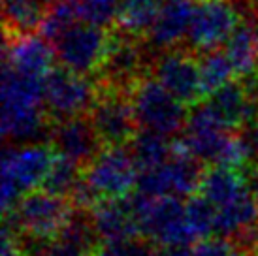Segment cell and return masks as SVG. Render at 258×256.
<instances>
[{
  "label": "cell",
  "instance_id": "obj_31",
  "mask_svg": "<svg viewBox=\"0 0 258 256\" xmlns=\"http://www.w3.org/2000/svg\"><path fill=\"white\" fill-rule=\"evenodd\" d=\"M47 256H91V254L87 250L81 249V247H78V245L57 237V239H53V243H51Z\"/></svg>",
  "mask_w": 258,
  "mask_h": 256
},
{
  "label": "cell",
  "instance_id": "obj_16",
  "mask_svg": "<svg viewBox=\"0 0 258 256\" xmlns=\"http://www.w3.org/2000/svg\"><path fill=\"white\" fill-rule=\"evenodd\" d=\"M224 51L234 66L236 78L249 81L258 76V34L249 19H241L224 43Z\"/></svg>",
  "mask_w": 258,
  "mask_h": 256
},
{
  "label": "cell",
  "instance_id": "obj_29",
  "mask_svg": "<svg viewBox=\"0 0 258 256\" xmlns=\"http://www.w3.org/2000/svg\"><path fill=\"white\" fill-rule=\"evenodd\" d=\"M134 190L147 196V198H160V196L173 194L172 181H170V173L166 170V164L138 171L136 188Z\"/></svg>",
  "mask_w": 258,
  "mask_h": 256
},
{
  "label": "cell",
  "instance_id": "obj_4",
  "mask_svg": "<svg viewBox=\"0 0 258 256\" xmlns=\"http://www.w3.org/2000/svg\"><path fill=\"white\" fill-rule=\"evenodd\" d=\"M98 94L93 76L74 72L66 66H53L43 78V106L53 122L78 115H89Z\"/></svg>",
  "mask_w": 258,
  "mask_h": 256
},
{
  "label": "cell",
  "instance_id": "obj_22",
  "mask_svg": "<svg viewBox=\"0 0 258 256\" xmlns=\"http://www.w3.org/2000/svg\"><path fill=\"white\" fill-rule=\"evenodd\" d=\"M164 0H121L115 27L126 34L144 38L149 34Z\"/></svg>",
  "mask_w": 258,
  "mask_h": 256
},
{
  "label": "cell",
  "instance_id": "obj_8",
  "mask_svg": "<svg viewBox=\"0 0 258 256\" xmlns=\"http://www.w3.org/2000/svg\"><path fill=\"white\" fill-rule=\"evenodd\" d=\"M241 19L236 0H196L186 47L194 53L219 49L228 42Z\"/></svg>",
  "mask_w": 258,
  "mask_h": 256
},
{
  "label": "cell",
  "instance_id": "obj_17",
  "mask_svg": "<svg viewBox=\"0 0 258 256\" xmlns=\"http://www.w3.org/2000/svg\"><path fill=\"white\" fill-rule=\"evenodd\" d=\"M258 224V198L252 192L245 190L226 206L217 209L213 235L232 239L241 232Z\"/></svg>",
  "mask_w": 258,
  "mask_h": 256
},
{
  "label": "cell",
  "instance_id": "obj_14",
  "mask_svg": "<svg viewBox=\"0 0 258 256\" xmlns=\"http://www.w3.org/2000/svg\"><path fill=\"white\" fill-rule=\"evenodd\" d=\"M204 102L232 132H239L258 113V106L254 104L245 81L239 78L230 79L213 94H209Z\"/></svg>",
  "mask_w": 258,
  "mask_h": 256
},
{
  "label": "cell",
  "instance_id": "obj_1",
  "mask_svg": "<svg viewBox=\"0 0 258 256\" xmlns=\"http://www.w3.org/2000/svg\"><path fill=\"white\" fill-rule=\"evenodd\" d=\"M136 207L142 235L149 237L155 245H192L198 241L196 234L186 221V206L175 194L147 198L140 192L130 194Z\"/></svg>",
  "mask_w": 258,
  "mask_h": 256
},
{
  "label": "cell",
  "instance_id": "obj_6",
  "mask_svg": "<svg viewBox=\"0 0 258 256\" xmlns=\"http://www.w3.org/2000/svg\"><path fill=\"white\" fill-rule=\"evenodd\" d=\"M104 147H128L140 130L130 94L98 85V94L89 111Z\"/></svg>",
  "mask_w": 258,
  "mask_h": 256
},
{
  "label": "cell",
  "instance_id": "obj_24",
  "mask_svg": "<svg viewBox=\"0 0 258 256\" xmlns=\"http://www.w3.org/2000/svg\"><path fill=\"white\" fill-rule=\"evenodd\" d=\"M78 21L81 19L70 0H51L45 8V14L38 27V32L53 43Z\"/></svg>",
  "mask_w": 258,
  "mask_h": 256
},
{
  "label": "cell",
  "instance_id": "obj_21",
  "mask_svg": "<svg viewBox=\"0 0 258 256\" xmlns=\"http://www.w3.org/2000/svg\"><path fill=\"white\" fill-rule=\"evenodd\" d=\"M47 8V0H2L4 36L36 32Z\"/></svg>",
  "mask_w": 258,
  "mask_h": 256
},
{
  "label": "cell",
  "instance_id": "obj_26",
  "mask_svg": "<svg viewBox=\"0 0 258 256\" xmlns=\"http://www.w3.org/2000/svg\"><path fill=\"white\" fill-rule=\"evenodd\" d=\"M186 206V221L192 228V232L196 234L198 239L209 237L213 235L215 230V219H217V209L219 207L215 204H211L208 198H204L202 194H192L185 198Z\"/></svg>",
  "mask_w": 258,
  "mask_h": 256
},
{
  "label": "cell",
  "instance_id": "obj_12",
  "mask_svg": "<svg viewBox=\"0 0 258 256\" xmlns=\"http://www.w3.org/2000/svg\"><path fill=\"white\" fill-rule=\"evenodd\" d=\"M55 57L53 43L40 32L4 36V64L17 72L45 78V74L53 68Z\"/></svg>",
  "mask_w": 258,
  "mask_h": 256
},
{
  "label": "cell",
  "instance_id": "obj_19",
  "mask_svg": "<svg viewBox=\"0 0 258 256\" xmlns=\"http://www.w3.org/2000/svg\"><path fill=\"white\" fill-rule=\"evenodd\" d=\"M245 190V181L237 168L226 164H209L206 166L198 194L217 207H222Z\"/></svg>",
  "mask_w": 258,
  "mask_h": 256
},
{
  "label": "cell",
  "instance_id": "obj_28",
  "mask_svg": "<svg viewBox=\"0 0 258 256\" xmlns=\"http://www.w3.org/2000/svg\"><path fill=\"white\" fill-rule=\"evenodd\" d=\"M79 19L100 27H111L117 19L121 0H70Z\"/></svg>",
  "mask_w": 258,
  "mask_h": 256
},
{
  "label": "cell",
  "instance_id": "obj_11",
  "mask_svg": "<svg viewBox=\"0 0 258 256\" xmlns=\"http://www.w3.org/2000/svg\"><path fill=\"white\" fill-rule=\"evenodd\" d=\"M49 142L55 147L57 155L74 160L81 170L104 149L89 115H78L53 122Z\"/></svg>",
  "mask_w": 258,
  "mask_h": 256
},
{
  "label": "cell",
  "instance_id": "obj_35",
  "mask_svg": "<svg viewBox=\"0 0 258 256\" xmlns=\"http://www.w3.org/2000/svg\"><path fill=\"white\" fill-rule=\"evenodd\" d=\"M241 256H252V254H247V252H241Z\"/></svg>",
  "mask_w": 258,
  "mask_h": 256
},
{
  "label": "cell",
  "instance_id": "obj_27",
  "mask_svg": "<svg viewBox=\"0 0 258 256\" xmlns=\"http://www.w3.org/2000/svg\"><path fill=\"white\" fill-rule=\"evenodd\" d=\"M157 245L145 235L100 241L91 256H155Z\"/></svg>",
  "mask_w": 258,
  "mask_h": 256
},
{
  "label": "cell",
  "instance_id": "obj_33",
  "mask_svg": "<svg viewBox=\"0 0 258 256\" xmlns=\"http://www.w3.org/2000/svg\"><path fill=\"white\" fill-rule=\"evenodd\" d=\"M155 256H192V245H158Z\"/></svg>",
  "mask_w": 258,
  "mask_h": 256
},
{
  "label": "cell",
  "instance_id": "obj_30",
  "mask_svg": "<svg viewBox=\"0 0 258 256\" xmlns=\"http://www.w3.org/2000/svg\"><path fill=\"white\" fill-rule=\"evenodd\" d=\"M192 256H241L236 245L219 235H209L192 245Z\"/></svg>",
  "mask_w": 258,
  "mask_h": 256
},
{
  "label": "cell",
  "instance_id": "obj_13",
  "mask_svg": "<svg viewBox=\"0 0 258 256\" xmlns=\"http://www.w3.org/2000/svg\"><path fill=\"white\" fill-rule=\"evenodd\" d=\"M196 0H164L157 19L151 27L145 42L157 55L160 51L179 47V43L188 38L190 23Z\"/></svg>",
  "mask_w": 258,
  "mask_h": 256
},
{
  "label": "cell",
  "instance_id": "obj_9",
  "mask_svg": "<svg viewBox=\"0 0 258 256\" xmlns=\"http://www.w3.org/2000/svg\"><path fill=\"white\" fill-rule=\"evenodd\" d=\"M81 171L100 198H122L136 188L138 170L126 147H104Z\"/></svg>",
  "mask_w": 258,
  "mask_h": 256
},
{
  "label": "cell",
  "instance_id": "obj_34",
  "mask_svg": "<svg viewBox=\"0 0 258 256\" xmlns=\"http://www.w3.org/2000/svg\"><path fill=\"white\" fill-rule=\"evenodd\" d=\"M252 256H258V243H256V249H254V252H252Z\"/></svg>",
  "mask_w": 258,
  "mask_h": 256
},
{
  "label": "cell",
  "instance_id": "obj_18",
  "mask_svg": "<svg viewBox=\"0 0 258 256\" xmlns=\"http://www.w3.org/2000/svg\"><path fill=\"white\" fill-rule=\"evenodd\" d=\"M206 166L202 160L190 155L183 143L173 138V153L170 160L166 162V170L170 173L172 192L179 198H188L198 192L204 177Z\"/></svg>",
  "mask_w": 258,
  "mask_h": 256
},
{
  "label": "cell",
  "instance_id": "obj_7",
  "mask_svg": "<svg viewBox=\"0 0 258 256\" xmlns=\"http://www.w3.org/2000/svg\"><path fill=\"white\" fill-rule=\"evenodd\" d=\"M149 74L188 107L206 100L198 53L190 47H172L157 53L153 57Z\"/></svg>",
  "mask_w": 258,
  "mask_h": 256
},
{
  "label": "cell",
  "instance_id": "obj_5",
  "mask_svg": "<svg viewBox=\"0 0 258 256\" xmlns=\"http://www.w3.org/2000/svg\"><path fill=\"white\" fill-rule=\"evenodd\" d=\"M109 40L111 30L108 27L78 21L53 42V47L62 66L94 78L106 58Z\"/></svg>",
  "mask_w": 258,
  "mask_h": 256
},
{
  "label": "cell",
  "instance_id": "obj_2",
  "mask_svg": "<svg viewBox=\"0 0 258 256\" xmlns=\"http://www.w3.org/2000/svg\"><path fill=\"white\" fill-rule=\"evenodd\" d=\"M130 100L140 128H147L168 138L183 134L190 109L151 74L134 85L130 91Z\"/></svg>",
  "mask_w": 258,
  "mask_h": 256
},
{
  "label": "cell",
  "instance_id": "obj_25",
  "mask_svg": "<svg viewBox=\"0 0 258 256\" xmlns=\"http://www.w3.org/2000/svg\"><path fill=\"white\" fill-rule=\"evenodd\" d=\"M81 177H83V171L78 164L70 158L62 157V155H57V158L53 160L51 170L47 171V175L43 179L42 188H45L51 194L68 198Z\"/></svg>",
  "mask_w": 258,
  "mask_h": 256
},
{
  "label": "cell",
  "instance_id": "obj_23",
  "mask_svg": "<svg viewBox=\"0 0 258 256\" xmlns=\"http://www.w3.org/2000/svg\"><path fill=\"white\" fill-rule=\"evenodd\" d=\"M198 62H200L202 89L206 98L215 93L217 89H221L224 83H228L230 79L236 78V72L226 51L211 49L198 53Z\"/></svg>",
  "mask_w": 258,
  "mask_h": 256
},
{
  "label": "cell",
  "instance_id": "obj_3",
  "mask_svg": "<svg viewBox=\"0 0 258 256\" xmlns=\"http://www.w3.org/2000/svg\"><path fill=\"white\" fill-rule=\"evenodd\" d=\"M70 213L72 204L68 198L51 194L38 186L25 192L21 200L4 213V228L12 232H29L40 237L57 239Z\"/></svg>",
  "mask_w": 258,
  "mask_h": 256
},
{
  "label": "cell",
  "instance_id": "obj_15",
  "mask_svg": "<svg viewBox=\"0 0 258 256\" xmlns=\"http://www.w3.org/2000/svg\"><path fill=\"white\" fill-rule=\"evenodd\" d=\"M91 217L102 241L142 235L130 194L122 198H100L91 209Z\"/></svg>",
  "mask_w": 258,
  "mask_h": 256
},
{
  "label": "cell",
  "instance_id": "obj_32",
  "mask_svg": "<svg viewBox=\"0 0 258 256\" xmlns=\"http://www.w3.org/2000/svg\"><path fill=\"white\" fill-rule=\"evenodd\" d=\"M239 132H241L243 140L247 142V145H249L252 160H258V113L254 115Z\"/></svg>",
  "mask_w": 258,
  "mask_h": 256
},
{
  "label": "cell",
  "instance_id": "obj_10",
  "mask_svg": "<svg viewBox=\"0 0 258 256\" xmlns=\"http://www.w3.org/2000/svg\"><path fill=\"white\" fill-rule=\"evenodd\" d=\"M57 158L51 142L12 145L8 143L2 155V175L14 179L23 192L42 186L47 171Z\"/></svg>",
  "mask_w": 258,
  "mask_h": 256
},
{
  "label": "cell",
  "instance_id": "obj_20",
  "mask_svg": "<svg viewBox=\"0 0 258 256\" xmlns=\"http://www.w3.org/2000/svg\"><path fill=\"white\" fill-rule=\"evenodd\" d=\"M128 153L138 171L162 166L173 153V138L158 134L147 128H140L134 140L128 143Z\"/></svg>",
  "mask_w": 258,
  "mask_h": 256
}]
</instances>
